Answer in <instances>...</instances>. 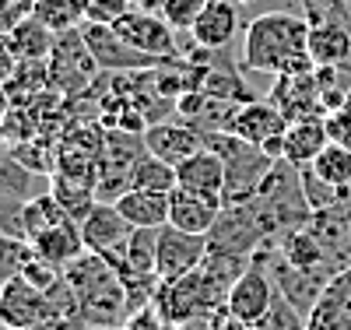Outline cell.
I'll return each mask as SVG.
<instances>
[{"instance_id": "1", "label": "cell", "mask_w": 351, "mask_h": 330, "mask_svg": "<svg viewBox=\"0 0 351 330\" xmlns=\"http://www.w3.org/2000/svg\"><path fill=\"white\" fill-rule=\"evenodd\" d=\"M243 67L260 74H309L316 71L309 56V21L306 14L267 11L246 25Z\"/></svg>"}, {"instance_id": "2", "label": "cell", "mask_w": 351, "mask_h": 330, "mask_svg": "<svg viewBox=\"0 0 351 330\" xmlns=\"http://www.w3.org/2000/svg\"><path fill=\"white\" fill-rule=\"evenodd\" d=\"M64 281L74 292L77 313L88 327H123L130 316V295L116 267L102 257L84 250L77 260L64 267Z\"/></svg>"}, {"instance_id": "3", "label": "cell", "mask_w": 351, "mask_h": 330, "mask_svg": "<svg viewBox=\"0 0 351 330\" xmlns=\"http://www.w3.org/2000/svg\"><path fill=\"white\" fill-rule=\"evenodd\" d=\"M64 316H81L67 281H60L53 292H43L36 285H28L25 278H11L0 288V323L8 330L43 327V323H56Z\"/></svg>"}, {"instance_id": "4", "label": "cell", "mask_w": 351, "mask_h": 330, "mask_svg": "<svg viewBox=\"0 0 351 330\" xmlns=\"http://www.w3.org/2000/svg\"><path fill=\"white\" fill-rule=\"evenodd\" d=\"M204 148H211V152L221 155L225 162V204H243L250 200L260 183H263V176H267L274 169L278 158H271L263 148L236 137L232 130H211V134H204Z\"/></svg>"}, {"instance_id": "5", "label": "cell", "mask_w": 351, "mask_h": 330, "mask_svg": "<svg viewBox=\"0 0 351 330\" xmlns=\"http://www.w3.org/2000/svg\"><path fill=\"white\" fill-rule=\"evenodd\" d=\"M152 306L158 309V316L169 323V327H180V323H193L208 313H218L225 309L218 303V295L211 292L204 271H193V274H183V278H172V281H158L155 288V298Z\"/></svg>"}, {"instance_id": "6", "label": "cell", "mask_w": 351, "mask_h": 330, "mask_svg": "<svg viewBox=\"0 0 351 330\" xmlns=\"http://www.w3.org/2000/svg\"><path fill=\"white\" fill-rule=\"evenodd\" d=\"M274 295H278V285H274L271 267H267V246H260L253 253L250 267L239 274V281L232 285V292L225 298V309H228V316H236L246 327H260L271 316Z\"/></svg>"}, {"instance_id": "7", "label": "cell", "mask_w": 351, "mask_h": 330, "mask_svg": "<svg viewBox=\"0 0 351 330\" xmlns=\"http://www.w3.org/2000/svg\"><path fill=\"white\" fill-rule=\"evenodd\" d=\"M228 130L263 148L271 158H281L285 155V130H288V116L271 102V99H253V102H243L232 116Z\"/></svg>"}, {"instance_id": "8", "label": "cell", "mask_w": 351, "mask_h": 330, "mask_svg": "<svg viewBox=\"0 0 351 330\" xmlns=\"http://www.w3.org/2000/svg\"><path fill=\"white\" fill-rule=\"evenodd\" d=\"M81 36L88 43V49H92L95 64L102 71H148V67H162L169 64V60H158V56H148L134 49L127 39H120V32H116L112 25H99V21H84L81 25ZM176 60V56H172Z\"/></svg>"}, {"instance_id": "9", "label": "cell", "mask_w": 351, "mask_h": 330, "mask_svg": "<svg viewBox=\"0 0 351 330\" xmlns=\"http://www.w3.org/2000/svg\"><path fill=\"white\" fill-rule=\"evenodd\" d=\"M95 71H102L95 64L92 49H88L81 28H71V32H60V39L53 43V53H49V84L64 88V92H74V88H81L84 81H92Z\"/></svg>"}, {"instance_id": "10", "label": "cell", "mask_w": 351, "mask_h": 330, "mask_svg": "<svg viewBox=\"0 0 351 330\" xmlns=\"http://www.w3.org/2000/svg\"><path fill=\"white\" fill-rule=\"evenodd\" d=\"M208 235H193L183 232L176 225H162L158 228V278L172 281V278H183L193 274L204 267L208 260Z\"/></svg>"}, {"instance_id": "11", "label": "cell", "mask_w": 351, "mask_h": 330, "mask_svg": "<svg viewBox=\"0 0 351 330\" xmlns=\"http://www.w3.org/2000/svg\"><path fill=\"white\" fill-rule=\"evenodd\" d=\"M112 28L120 32V39H127L134 49L148 53V56L172 60L176 53H180V46H176V28L162 14H152V11H144V8L141 11L130 8Z\"/></svg>"}, {"instance_id": "12", "label": "cell", "mask_w": 351, "mask_h": 330, "mask_svg": "<svg viewBox=\"0 0 351 330\" xmlns=\"http://www.w3.org/2000/svg\"><path fill=\"white\" fill-rule=\"evenodd\" d=\"M271 102L288 116V123L306 119V116H327L316 71H309V74H278L274 88H271Z\"/></svg>"}, {"instance_id": "13", "label": "cell", "mask_w": 351, "mask_h": 330, "mask_svg": "<svg viewBox=\"0 0 351 330\" xmlns=\"http://www.w3.org/2000/svg\"><path fill=\"white\" fill-rule=\"evenodd\" d=\"M309 228L316 232L319 246H324L334 278L351 271V204H334L327 211H316Z\"/></svg>"}, {"instance_id": "14", "label": "cell", "mask_w": 351, "mask_h": 330, "mask_svg": "<svg viewBox=\"0 0 351 330\" xmlns=\"http://www.w3.org/2000/svg\"><path fill=\"white\" fill-rule=\"evenodd\" d=\"M141 134H144V148L152 155L165 158L169 165L186 162L190 155H197L204 148V134L197 127H190L186 119H155Z\"/></svg>"}, {"instance_id": "15", "label": "cell", "mask_w": 351, "mask_h": 330, "mask_svg": "<svg viewBox=\"0 0 351 330\" xmlns=\"http://www.w3.org/2000/svg\"><path fill=\"white\" fill-rule=\"evenodd\" d=\"M130 232H134V225L120 215V207H116L112 200H95V207L81 218L84 246L92 253H116V250H123Z\"/></svg>"}, {"instance_id": "16", "label": "cell", "mask_w": 351, "mask_h": 330, "mask_svg": "<svg viewBox=\"0 0 351 330\" xmlns=\"http://www.w3.org/2000/svg\"><path fill=\"white\" fill-rule=\"evenodd\" d=\"M267 267H271V278H274L278 292H281V295H285L302 316H309L313 306H316V298L324 295L327 281H324V278H316V274L299 271V267H291V263L278 253V246H267Z\"/></svg>"}, {"instance_id": "17", "label": "cell", "mask_w": 351, "mask_h": 330, "mask_svg": "<svg viewBox=\"0 0 351 330\" xmlns=\"http://www.w3.org/2000/svg\"><path fill=\"white\" fill-rule=\"evenodd\" d=\"M221 207H225V200H218V197H204V193L176 187L169 193V225L193 232V235H208L221 215Z\"/></svg>"}, {"instance_id": "18", "label": "cell", "mask_w": 351, "mask_h": 330, "mask_svg": "<svg viewBox=\"0 0 351 330\" xmlns=\"http://www.w3.org/2000/svg\"><path fill=\"white\" fill-rule=\"evenodd\" d=\"M176 187L204 193V197H218L225 200V162L211 148H200L197 155L176 165Z\"/></svg>"}, {"instance_id": "19", "label": "cell", "mask_w": 351, "mask_h": 330, "mask_svg": "<svg viewBox=\"0 0 351 330\" xmlns=\"http://www.w3.org/2000/svg\"><path fill=\"white\" fill-rule=\"evenodd\" d=\"M239 32V4L236 0H208L197 25L190 28V39L204 49H225Z\"/></svg>"}, {"instance_id": "20", "label": "cell", "mask_w": 351, "mask_h": 330, "mask_svg": "<svg viewBox=\"0 0 351 330\" xmlns=\"http://www.w3.org/2000/svg\"><path fill=\"white\" fill-rule=\"evenodd\" d=\"M306 330H351V271L327 281L324 295L306 316Z\"/></svg>"}, {"instance_id": "21", "label": "cell", "mask_w": 351, "mask_h": 330, "mask_svg": "<svg viewBox=\"0 0 351 330\" xmlns=\"http://www.w3.org/2000/svg\"><path fill=\"white\" fill-rule=\"evenodd\" d=\"M330 144V130H327V116H306L288 123L285 130V162H291L295 169L313 165V158Z\"/></svg>"}, {"instance_id": "22", "label": "cell", "mask_w": 351, "mask_h": 330, "mask_svg": "<svg viewBox=\"0 0 351 330\" xmlns=\"http://www.w3.org/2000/svg\"><path fill=\"white\" fill-rule=\"evenodd\" d=\"M278 253H281L291 267L306 271V274H316V278H324V281L334 278L330 260H327L324 246H319V239H316V232H313L309 225H306V228H295V232H288L281 243H278Z\"/></svg>"}, {"instance_id": "23", "label": "cell", "mask_w": 351, "mask_h": 330, "mask_svg": "<svg viewBox=\"0 0 351 330\" xmlns=\"http://www.w3.org/2000/svg\"><path fill=\"white\" fill-rule=\"evenodd\" d=\"M28 243H32V250H36L43 260H49V263H56V267H67L71 260H77V257L88 250V246H84V235H81V222H74V218H67V222H60V225H53V228L32 235Z\"/></svg>"}, {"instance_id": "24", "label": "cell", "mask_w": 351, "mask_h": 330, "mask_svg": "<svg viewBox=\"0 0 351 330\" xmlns=\"http://www.w3.org/2000/svg\"><path fill=\"white\" fill-rule=\"evenodd\" d=\"M53 43H56V32L49 25H43L36 14L14 21L11 32H8V49L14 53V60H21V64H43L53 53Z\"/></svg>"}, {"instance_id": "25", "label": "cell", "mask_w": 351, "mask_h": 330, "mask_svg": "<svg viewBox=\"0 0 351 330\" xmlns=\"http://www.w3.org/2000/svg\"><path fill=\"white\" fill-rule=\"evenodd\" d=\"M112 204L120 207V215L134 228H162V225H169V193H158V190H123Z\"/></svg>"}, {"instance_id": "26", "label": "cell", "mask_w": 351, "mask_h": 330, "mask_svg": "<svg viewBox=\"0 0 351 330\" xmlns=\"http://www.w3.org/2000/svg\"><path fill=\"white\" fill-rule=\"evenodd\" d=\"M53 183H43L36 179V169H28L18 158H0V197H14V200H36L43 193H49Z\"/></svg>"}, {"instance_id": "27", "label": "cell", "mask_w": 351, "mask_h": 330, "mask_svg": "<svg viewBox=\"0 0 351 330\" xmlns=\"http://www.w3.org/2000/svg\"><path fill=\"white\" fill-rule=\"evenodd\" d=\"M130 190H158V193H172L176 190V165H169L165 158L144 152L130 172Z\"/></svg>"}, {"instance_id": "28", "label": "cell", "mask_w": 351, "mask_h": 330, "mask_svg": "<svg viewBox=\"0 0 351 330\" xmlns=\"http://www.w3.org/2000/svg\"><path fill=\"white\" fill-rule=\"evenodd\" d=\"M32 14L60 36V32L77 28L88 18V0H36V11Z\"/></svg>"}, {"instance_id": "29", "label": "cell", "mask_w": 351, "mask_h": 330, "mask_svg": "<svg viewBox=\"0 0 351 330\" xmlns=\"http://www.w3.org/2000/svg\"><path fill=\"white\" fill-rule=\"evenodd\" d=\"M313 172L319 179H327L334 190H348L351 187V148L330 141L324 152L313 158Z\"/></svg>"}, {"instance_id": "30", "label": "cell", "mask_w": 351, "mask_h": 330, "mask_svg": "<svg viewBox=\"0 0 351 330\" xmlns=\"http://www.w3.org/2000/svg\"><path fill=\"white\" fill-rule=\"evenodd\" d=\"M36 257L32 243L28 239H18V235H0V281H11V278H21L25 263Z\"/></svg>"}, {"instance_id": "31", "label": "cell", "mask_w": 351, "mask_h": 330, "mask_svg": "<svg viewBox=\"0 0 351 330\" xmlns=\"http://www.w3.org/2000/svg\"><path fill=\"white\" fill-rule=\"evenodd\" d=\"M299 176H302V193H306V200L313 207V215L316 211H327V207H334V204H341V190H334L327 179H319L313 172V165H302Z\"/></svg>"}, {"instance_id": "32", "label": "cell", "mask_w": 351, "mask_h": 330, "mask_svg": "<svg viewBox=\"0 0 351 330\" xmlns=\"http://www.w3.org/2000/svg\"><path fill=\"white\" fill-rule=\"evenodd\" d=\"M204 8H208V0H162L158 14L176 28V32H190Z\"/></svg>"}, {"instance_id": "33", "label": "cell", "mask_w": 351, "mask_h": 330, "mask_svg": "<svg viewBox=\"0 0 351 330\" xmlns=\"http://www.w3.org/2000/svg\"><path fill=\"white\" fill-rule=\"evenodd\" d=\"M309 25L324 18H351V0H299Z\"/></svg>"}, {"instance_id": "34", "label": "cell", "mask_w": 351, "mask_h": 330, "mask_svg": "<svg viewBox=\"0 0 351 330\" xmlns=\"http://www.w3.org/2000/svg\"><path fill=\"white\" fill-rule=\"evenodd\" d=\"M127 11H130V0H88V18H84V21L116 25Z\"/></svg>"}, {"instance_id": "35", "label": "cell", "mask_w": 351, "mask_h": 330, "mask_svg": "<svg viewBox=\"0 0 351 330\" xmlns=\"http://www.w3.org/2000/svg\"><path fill=\"white\" fill-rule=\"evenodd\" d=\"M327 130H330V141L351 148V106L344 102L341 109L327 113Z\"/></svg>"}, {"instance_id": "36", "label": "cell", "mask_w": 351, "mask_h": 330, "mask_svg": "<svg viewBox=\"0 0 351 330\" xmlns=\"http://www.w3.org/2000/svg\"><path fill=\"white\" fill-rule=\"evenodd\" d=\"M123 330H169V323H165V320L158 316V309L148 303V306H141V309H134V313L127 316Z\"/></svg>"}, {"instance_id": "37", "label": "cell", "mask_w": 351, "mask_h": 330, "mask_svg": "<svg viewBox=\"0 0 351 330\" xmlns=\"http://www.w3.org/2000/svg\"><path fill=\"white\" fill-rule=\"evenodd\" d=\"M36 11V0H0V18L4 21H21V18H28Z\"/></svg>"}, {"instance_id": "38", "label": "cell", "mask_w": 351, "mask_h": 330, "mask_svg": "<svg viewBox=\"0 0 351 330\" xmlns=\"http://www.w3.org/2000/svg\"><path fill=\"white\" fill-rule=\"evenodd\" d=\"M88 323L81 316H64V320H56V323H43V327H18V330H84Z\"/></svg>"}, {"instance_id": "39", "label": "cell", "mask_w": 351, "mask_h": 330, "mask_svg": "<svg viewBox=\"0 0 351 330\" xmlns=\"http://www.w3.org/2000/svg\"><path fill=\"white\" fill-rule=\"evenodd\" d=\"M84 330H123V327H84Z\"/></svg>"}, {"instance_id": "40", "label": "cell", "mask_w": 351, "mask_h": 330, "mask_svg": "<svg viewBox=\"0 0 351 330\" xmlns=\"http://www.w3.org/2000/svg\"><path fill=\"white\" fill-rule=\"evenodd\" d=\"M253 330H274L271 323H260V327H253Z\"/></svg>"}, {"instance_id": "41", "label": "cell", "mask_w": 351, "mask_h": 330, "mask_svg": "<svg viewBox=\"0 0 351 330\" xmlns=\"http://www.w3.org/2000/svg\"><path fill=\"white\" fill-rule=\"evenodd\" d=\"M236 4H256V0H236Z\"/></svg>"}, {"instance_id": "42", "label": "cell", "mask_w": 351, "mask_h": 330, "mask_svg": "<svg viewBox=\"0 0 351 330\" xmlns=\"http://www.w3.org/2000/svg\"><path fill=\"white\" fill-rule=\"evenodd\" d=\"M348 106H351V88H348Z\"/></svg>"}, {"instance_id": "43", "label": "cell", "mask_w": 351, "mask_h": 330, "mask_svg": "<svg viewBox=\"0 0 351 330\" xmlns=\"http://www.w3.org/2000/svg\"><path fill=\"white\" fill-rule=\"evenodd\" d=\"M0 330H8V327H4V323H0Z\"/></svg>"}, {"instance_id": "44", "label": "cell", "mask_w": 351, "mask_h": 330, "mask_svg": "<svg viewBox=\"0 0 351 330\" xmlns=\"http://www.w3.org/2000/svg\"><path fill=\"white\" fill-rule=\"evenodd\" d=\"M0 288H4V281H0Z\"/></svg>"}]
</instances>
